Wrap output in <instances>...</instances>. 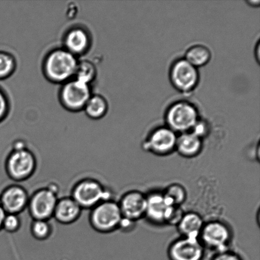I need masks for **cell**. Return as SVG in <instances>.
<instances>
[{
	"label": "cell",
	"mask_w": 260,
	"mask_h": 260,
	"mask_svg": "<svg viewBox=\"0 0 260 260\" xmlns=\"http://www.w3.org/2000/svg\"><path fill=\"white\" fill-rule=\"evenodd\" d=\"M37 168L35 155L26 147L14 149L8 157L6 170L12 180L20 182L31 177Z\"/></svg>",
	"instance_id": "cell-6"
},
{
	"label": "cell",
	"mask_w": 260,
	"mask_h": 260,
	"mask_svg": "<svg viewBox=\"0 0 260 260\" xmlns=\"http://www.w3.org/2000/svg\"><path fill=\"white\" fill-rule=\"evenodd\" d=\"M10 111V103L6 93L0 88V123L7 118Z\"/></svg>",
	"instance_id": "cell-26"
},
{
	"label": "cell",
	"mask_w": 260,
	"mask_h": 260,
	"mask_svg": "<svg viewBox=\"0 0 260 260\" xmlns=\"http://www.w3.org/2000/svg\"><path fill=\"white\" fill-rule=\"evenodd\" d=\"M170 80L173 87L180 92L189 93L198 85L200 74L184 58L175 60L171 66Z\"/></svg>",
	"instance_id": "cell-7"
},
{
	"label": "cell",
	"mask_w": 260,
	"mask_h": 260,
	"mask_svg": "<svg viewBox=\"0 0 260 260\" xmlns=\"http://www.w3.org/2000/svg\"><path fill=\"white\" fill-rule=\"evenodd\" d=\"M168 254L171 260H202L205 248L200 239L183 237L170 246Z\"/></svg>",
	"instance_id": "cell-11"
},
{
	"label": "cell",
	"mask_w": 260,
	"mask_h": 260,
	"mask_svg": "<svg viewBox=\"0 0 260 260\" xmlns=\"http://www.w3.org/2000/svg\"><path fill=\"white\" fill-rule=\"evenodd\" d=\"M247 4L249 6L257 7L259 6L260 1L259 0H249V1H247Z\"/></svg>",
	"instance_id": "cell-31"
},
{
	"label": "cell",
	"mask_w": 260,
	"mask_h": 260,
	"mask_svg": "<svg viewBox=\"0 0 260 260\" xmlns=\"http://www.w3.org/2000/svg\"><path fill=\"white\" fill-rule=\"evenodd\" d=\"M254 55H255L257 62H259L260 59V44L259 42L257 43L255 50H254Z\"/></svg>",
	"instance_id": "cell-30"
},
{
	"label": "cell",
	"mask_w": 260,
	"mask_h": 260,
	"mask_svg": "<svg viewBox=\"0 0 260 260\" xmlns=\"http://www.w3.org/2000/svg\"><path fill=\"white\" fill-rule=\"evenodd\" d=\"M211 58L210 50L205 45L198 44L188 48L185 53L184 58L190 64L198 68L207 64Z\"/></svg>",
	"instance_id": "cell-20"
},
{
	"label": "cell",
	"mask_w": 260,
	"mask_h": 260,
	"mask_svg": "<svg viewBox=\"0 0 260 260\" xmlns=\"http://www.w3.org/2000/svg\"><path fill=\"white\" fill-rule=\"evenodd\" d=\"M175 206L164 193H152L147 196L145 216L154 223H167Z\"/></svg>",
	"instance_id": "cell-14"
},
{
	"label": "cell",
	"mask_w": 260,
	"mask_h": 260,
	"mask_svg": "<svg viewBox=\"0 0 260 260\" xmlns=\"http://www.w3.org/2000/svg\"><path fill=\"white\" fill-rule=\"evenodd\" d=\"M78 57L65 48H56L45 56L43 71L51 82L63 84L75 78Z\"/></svg>",
	"instance_id": "cell-1"
},
{
	"label": "cell",
	"mask_w": 260,
	"mask_h": 260,
	"mask_svg": "<svg viewBox=\"0 0 260 260\" xmlns=\"http://www.w3.org/2000/svg\"><path fill=\"white\" fill-rule=\"evenodd\" d=\"M71 198L81 208L92 209L103 201L110 200V193L98 181L85 179L75 185Z\"/></svg>",
	"instance_id": "cell-5"
},
{
	"label": "cell",
	"mask_w": 260,
	"mask_h": 260,
	"mask_svg": "<svg viewBox=\"0 0 260 260\" xmlns=\"http://www.w3.org/2000/svg\"><path fill=\"white\" fill-rule=\"evenodd\" d=\"M57 202V192L48 187L36 192L29 199L27 206L34 220H48L53 216Z\"/></svg>",
	"instance_id": "cell-8"
},
{
	"label": "cell",
	"mask_w": 260,
	"mask_h": 260,
	"mask_svg": "<svg viewBox=\"0 0 260 260\" xmlns=\"http://www.w3.org/2000/svg\"><path fill=\"white\" fill-rule=\"evenodd\" d=\"M123 218L119 204L111 200L92 208L90 216L91 226L101 233H111L118 229Z\"/></svg>",
	"instance_id": "cell-3"
},
{
	"label": "cell",
	"mask_w": 260,
	"mask_h": 260,
	"mask_svg": "<svg viewBox=\"0 0 260 260\" xmlns=\"http://www.w3.org/2000/svg\"><path fill=\"white\" fill-rule=\"evenodd\" d=\"M7 213L5 212L4 208L0 205V230L3 228V223H4V219L6 216Z\"/></svg>",
	"instance_id": "cell-29"
},
{
	"label": "cell",
	"mask_w": 260,
	"mask_h": 260,
	"mask_svg": "<svg viewBox=\"0 0 260 260\" xmlns=\"http://www.w3.org/2000/svg\"><path fill=\"white\" fill-rule=\"evenodd\" d=\"M204 225L203 218L199 214L190 212L184 213L178 228L185 238H200Z\"/></svg>",
	"instance_id": "cell-18"
},
{
	"label": "cell",
	"mask_w": 260,
	"mask_h": 260,
	"mask_svg": "<svg viewBox=\"0 0 260 260\" xmlns=\"http://www.w3.org/2000/svg\"><path fill=\"white\" fill-rule=\"evenodd\" d=\"M20 226V220L18 215L7 214L3 223L2 229L8 233H13L19 230Z\"/></svg>",
	"instance_id": "cell-25"
},
{
	"label": "cell",
	"mask_w": 260,
	"mask_h": 260,
	"mask_svg": "<svg viewBox=\"0 0 260 260\" xmlns=\"http://www.w3.org/2000/svg\"><path fill=\"white\" fill-rule=\"evenodd\" d=\"M118 204L123 218L127 220L134 221L145 216L147 196L139 191L126 193Z\"/></svg>",
	"instance_id": "cell-13"
},
{
	"label": "cell",
	"mask_w": 260,
	"mask_h": 260,
	"mask_svg": "<svg viewBox=\"0 0 260 260\" xmlns=\"http://www.w3.org/2000/svg\"><path fill=\"white\" fill-rule=\"evenodd\" d=\"M29 196L26 190L19 185H12L3 191L0 196V205L7 214L18 215L28 205Z\"/></svg>",
	"instance_id": "cell-15"
},
{
	"label": "cell",
	"mask_w": 260,
	"mask_h": 260,
	"mask_svg": "<svg viewBox=\"0 0 260 260\" xmlns=\"http://www.w3.org/2000/svg\"><path fill=\"white\" fill-rule=\"evenodd\" d=\"M165 119L168 128L177 133L192 131L200 121L198 109L187 101H178L168 108Z\"/></svg>",
	"instance_id": "cell-2"
},
{
	"label": "cell",
	"mask_w": 260,
	"mask_h": 260,
	"mask_svg": "<svg viewBox=\"0 0 260 260\" xmlns=\"http://www.w3.org/2000/svg\"><path fill=\"white\" fill-rule=\"evenodd\" d=\"M109 104L106 99L99 94H92L83 111L86 116L92 119H99L104 118L108 113Z\"/></svg>",
	"instance_id": "cell-19"
},
{
	"label": "cell",
	"mask_w": 260,
	"mask_h": 260,
	"mask_svg": "<svg viewBox=\"0 0 260 260\" xmlns=\"http://www.w3.org/2000/svg\"><path fill=\"white\" fill-rule=\"evenodd\" d=\"M17 68V61L14 55L5 51H0V80L11 76Z\"/></svg>",
	"instance_id": "cell-22"
},
{
	"label": "cell",
	"mask_w": 260,
	"mask_h": 260,
	"mask_svg": "<svg viewBox=\"0 0 260 260\" xmlns=\"http://www.w3.org/2000/svg\"><path fill=\"white\" fill-rule=\"evenodd\" d=\"M177 138V134L168 126H160L150 133L145 147L155 154H169L176 149Z\"/></svg>",
	"instance_id": "cell-10"
},
{
	"label": "cell",
	"mask_w": 260,
	"mask_h": 260,
	"mask_svg": "<svg viewBox=\"0 0 260 260\" xmlns=\"http://www.w3.org/2000/svg\"><path fill=\"white\" fill-rule=\"evenodd\" d=\"M203 246L215 249L218 253L226 250L230 243L231 233L228 226L218 221L205 223L200 236Z\"/></svg>",
	"instance_id": "cell-9"
},
{
	"label": "cell",
	"mask_w": 260,
	"mask_h": 260,
	"mask_svg": "<svg viewBox=\"0 0 260 260\" xmlns=\"http://www.w3.org/2000/svg\"><path fill=\"white\" fill-rule=\"evenodd\" d=\"M52 228L48 220H35L31 225V234L35 238L43 241L49 238Z\"/></svg>",
	"instance_id": "cell-24"
},
{
	"label": "cell",
	"mask_w": 260,
	"mask_h": 260,
	"mask_svg": "<svg viewBox=\"0 0 260 260\" xmlns=\"http://www.w3.org/2000/svg\"><path fill=\"white\" fill-rule=\"evenodd\" d=\"M91 95L90 85L74 78L62 84L59 99L62 106L67 110L78 112L83 110Z\"/></svg>",
	"instance_id": "cell-4"
},
{
	"label": "cell",
	"mask_w": 260,
	"mask_h": 260,
	"mask_svg": "<svg viewBox=\"0 0 260 260\" xmlns=\"http://www.w3.org/2000/svg\"><path fill=\"white\" fill-rule=\"evenodd\" d=\"M183 215H184V213L181 210L180 206H175L174 208L173 209L172 213L170 214L169 218L168 219L167 223L170 224V225H178Z\"/></svg>",
	"instance_id": "cell-27"
},
{
	"label": "cell",
	"mask_w": 260,
	"mask_h": 260,
	"mask_svg": "<svg viewBox=\"0 0 260 260\" xmlns=\"http://www.w3.org/2000/svg\"><path fill=\"white\" fill-rule=\"evenodd\" d=\"M98 75V70L92 61L87 59L78 61L75 79L81 82L91 85Z\"/></svg>",
	"instance_id": "cell-21"
},
{
	"label": "cell",
	"mask_w": 260,
	"mask_h": 260,
	"mask_svg": "<svg viewBox=\"0 0 260 260\" xmlns=\"http://www.w3.org/2000/svg\"><path fill=\"white\" fill-rule=\"evenodd\" d=\"M82 208L72 198H65L58 200L53 216L62 224L75 222L80 217Z\"/></svg>",
	"instance_id": "cell-16"
},
{
	"label": "cell",
	"mask_w": 260,
	"mask_h": 260,
	"mask_svg": "<svg viewBox=\"0 0 260 260\" xmlns=\"http://www.w3.org/2000/svg\"><path fill=\"white\" fill-rule=\"evenodd\" d=\"M202 147V139L189 132L183 133L177 138L176 149L182 156L192 157L201 152Z\"/></svg>",
	"instance_id": "cell-17"
},
{
	"label": "cell",
	"mask_w": 260,
	"mask_h": 260,
	"mask_svg": "<svg viewBox=\"0 0 260 260\" xmlns=\"http://www.w3.org/2000/svg\"><path fill=\"white\" fill-rule=\"evenodd\" d=\"M212 260H243L238 254L228 251L218 253Z\"/></svg>",
	"instance_id": "cell-28"
},
{
	"label": "cell",
	"mask_w": 260,
	"mask_h": 260,
	"mask_svg": "<svg viewBox=\"0 0 260 260\" xmlns=\"http://www.w3.org/2000/svg\"><path fill=\"white\" fill-rule=\"evenodd\" d=\"M163 193L175 206H180L182 205L187 197L185 188L179 184L171 185Z\"/></svg>",
	"instance_id": "cell-23"
},
{
	"label": "cell",
	"mask_w": 260,
	"mask_h": 260,
	"mask_svg": "<svg viewBox=\"0 0 260 260\" xmlns=\"http://www.w3.org/2000/svg\"><path fill=\"white\" fill-rule=\"evenodd\" d=\"M63 48L78 57L88 52L91 45L90 32L81 25L71 27L63 38Z\"/></svg>",
	"instance_id": "cell-12"
}]
</instances>
